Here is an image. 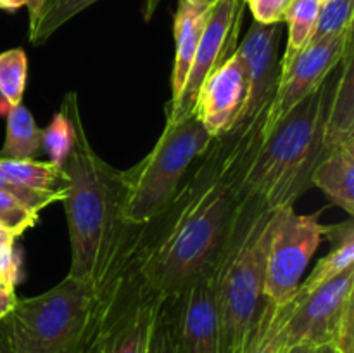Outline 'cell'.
<instances>
[{
	"instance_id": "obj_38",
	"label": "cell",
	"mask_w": 354,
	"mask_h": 353,
	"mask_svg": "<svg viewBox=\"0 0 354 353\" xmlns=\"http://www.w3.org/2000/svg\"><path fill=\"white\" fill-rule=\"evenodd\" d=\"M317 353H335V352H334V348H332V346L325 345V346H320V348L317 350Z\"/></svg>"
},
{
	"instance_id": "obj_20",
	"label": "cell",
	"mask_w": 354,
	"mask_h": 353,
	"mask_svg": "<svg viewBox=\"0 0 354 353\" xmlns=\"http://www.w3.org/2000/svg\"><path fill=\"white\" fill-rule=\"evenodd\" d=\"M41 149V128L35 123L33 114L23 102L9 107L6 125V141L0 158L33 159Z\"/></svg>"
},
{
	"instance_id": "obj_14",
	"label": "cell",
	"mask_w": 354,
	"mask_h": 353,
	"mask_svg": "<svg viewBox=\"0 0 354 353\" xmlns=\"http://www.w3.org/2000/svg\"><path fill=\"white\" fill-rule=\"evenodd\" d=\"M211 2L207 0H178V7L173 21V35H175V59L171 71V99L173 104L182 93L185 80L189 76Z\"/></svg>"
},
{
	"instance_id": "obj_17",
	"label": "cell",
	"mask_w": 354,
	"mask_h": 353,
	"mask_svg": "<svg viewBox=\"0 0 354 353\" xmlns=\"http://www.w3.org/2000/svg\"><path fill=\"white\" fill-rule=\"evenodd\" d=\"M324 235L330 241L332 251L317 263L313 272L297 287V296H304L337 277L354 265V224L353 220L335 225H324Z\"/></svg>"
},
{
	"instance_id": "obj_23",
	"label": "cell",
	"mask_w": 354,
	"mask_h": 353,
	"mask_svg": "<svg viewBox=\"0 0 354 353\" xmlns=\"http://www.w3.org/2000/svg\"><path fill=\"white\" fill-rule=\"evenodd\" d=\"M28 78V57L21 47L0 52V97L9 107L23 102Z\"/></svg>"
},
{
	"instance_id": "obj_40",
	"label": "cell",
	"mask_w": 354,
	"mask_h": 353,
	"mask_svg": "<svg viewBox=\"0 0 354 353\" xmlns=\"http://www.w3.org/2000/svg\"><path fill=\"white\" fill-rule=\"evenodd\" d=\"M207 2H214V0H207Z\"/></svg>"
},
{
	"instance_id": "obj_15",
	"label": "cell",
	"mask_w": 354,
	"mask_h": 353,
	"mask_svg": "<svg viewBox=\"0 0 354 353\" xmlns=\"http://www.w3.org/2000/svg\"><path fill=\"white\" fill-rule=\"evenodd\" d=\"M325 151L354 141V47L335 68L325 116Z\"/></svg>"
},
{
	"instance_id": "obj_5",
	"label": "cell",
	"mask_w": 354,
	"mask_h": 353,
	"mask_svg": "<svg viewBox=\"0 0 354 353\" xmlns=\"http://www.w3.org/2000/svg\"><path fill=\"white\" fill-rule=\"evenodd\" d=\"M14 353H95L100 334L99 296L68 275L33 298H17L0 320Z\"/></svg>"
},
{
	"instance_id": "obj_24",
	"label": "cell",
	"mask_w": 354,
	"mask_h": 353,
	"mask_svg": "<svg viewBox=\"0 0 354 353\" xmlns=\"http://www.w3.org/2000/svg\"><path fill=\"white\" fill-rule=\"evenodd\" d=\"M73 144H75V127L64 107H61L52 116L47 127L41 128V149L47 154L48 161L62 166L71 152Z\"/></svg>"
},
{
	"instance_id": "obj_1",
	"label": "cell",
	"mask_w": 354,
	"mask_h": 353,
	"mask_svg": "<svg viewBox=\"0 0 354 353\" xmlns=\"http://www.w3.org/2000/svg\"><path fill=\"white\" fill-rule=\"evenodd\" d=\"M272 100L214 137L166 206L135 227L123 269L114 279L121 291L165 301L213 272L244 208L245 176L265 138Z\"/></svg>"
},
{
	"instance_id": "obj_33",
	"label": "cell",
	"mask_w": 354,
	"mask_h": 353,
	"mask_svg": "<svg viewBox=\"0 0 354 353\" xmlns=\"http://www.w3.org/2000/svg\"><path fill=\"white\" fill-rule=\"evenodd\" d=\"M16 235L10 234L6 227L0 225V253L7 251V249H12L16 246Z\"/></svg>"
},
{
	"instance_id": "obj_11",
	"label": "cell",
	"mask_w": 354,
	"mask_h": 353,
	"mask_svg": "<svg viewBox=\"0 0 354 353\" xmlns=\"http://www.w3.org/2000/svg\"><path fill=\"white\" fill-rule=\"evenodd\" d=\"M354 265L304 296H294L287 320V348L328 345L349 301L354 300Z\"/></svg>"
},
{
	"instance_id": "obj_3",
	"label": "cell",
	"mask_w": 354,
	"mask_h": 353,
	"mask_svg": "<svg viewBox=\"0 0 354 353\" xmlns=\"http://www.w3.org/2000/svg\"><path fill=\"white\" fill-rule=\"evenodd\" d=\"M335 69L317 90L297 102L265 134L245 176L244 194L268 210L294 206L311 187V175L325 151V116Z\"/></svg>"
},
{
	"instance_id": "obj_29",
	"label": "cell",
	"mask_w": 354,
	"mask_h": 353,
	"mask_svg": "<svg viewBox=\"0 0 354 353\" xmlns=\"http://www.w3.org/2000/svg\"><path fill=\"white\" fill-rule=\"evenodd\" d=\"M330 346L335 353H354V300L349 301L335 327Z\"/></svg>"
},
{
	"instance_id": "obj_13",
	"label": "cell",
	"mask_w": 354,
	"mask_h": 353,
	"mask_svg": "<svg viewBox=\"0 0 354 353\" xmlns=\"http://www.w3.org/2000/svg\"><path fill=\"white\" fill-rule=\"evenodd\" d=\"M280 37H282V23L265 24L254 21L244 40L237 45V51L244 57L249 75L248 102L239 121L251 118L275 96L280 76Z\"/></svg>"
},
{
	"instance_id": "obj_27",
	"label": "cell",
	"mask_w": 354,
	"mask_h": 353,
	"mask_svg": "<svg viewBox=\"0 0 354 353\" xmlns=\"http://www.w3.org/2000/svg\"><path fill=\"white\" fill-rule=\"evenodd\" d=\"M145 353H175L171 331H169L168 315H166L165 307H162V301L159 303L158 310H156L154 322H152L151 336H149Z\"/></svg>"
},
{
	"instance_id": "obj_21",
	"label": "cell",
	"mask_w": 354,
	"mask_h": 353,
	"mask_svg": "<svg viewBox=\"0 0 354 353\" xmlns=\"http://www.w3.org/2000/svg\"><path fill=\"white\" fill-rule=\"evenodd\" d=\"M320 0H292L283 14V23L289 28L287 47L282 61L279 62L280 73L286 71L301 51L311 42L317 28Z\"/></svg>"
},
{
	"instance_id": "obj_25",
	"label": "cell",
	"mask_w": 354,
	"mask_h": 353,
	"mask_svg": "<svg viewBox=\"0 0 354 353\" xmlns=\"http://www.w3.org/2000/svg\"><path fill=\"white\" fill-rule=\"evenodd\" d=\"M354 0H324L318 10L317 28L311 40L339 35L353 28Z\"/></svg>"
},
{
	"instance_id": "obj_16",
	"label": "cell",
	"mask_w": 354,
	"mask_h": 353,
	"mask_svg": "<svg viewBox=\"0 0 354 353\" xmlns=\"http://www.w3.org/2000/svg\"><path fill=\"white\" fill-rule=\"evenodd\" d=\"M311 185L320 189L335 206L354 215V141L337 145L322 158L311 175Z\"/></svg>"
},
{
	"instance_id": "obj_34",
	"label": "cell",
	"mask_w": 354,
	"mask_h": 353,
	"mask_svg": "<svg viewBox=\"0 0 354 353\" xmlns=\"http://www.w3.org/2000/svg\"><path fill=\"white\" fill-rule=\"evenodd\" d=\"M21 7H26V0H0V9L7 12H16Z\"/></svg>"
},
{
	"instance_id": "obj_6",
	"label": "cell",
	"mask_w": 354,
	"mask_h": 353,
	"mask_svg": "<svg viewBox=\"0 0 354 353\" xmlns=\"http://www.w3.org/2000/svg\"><path fill=\"white\" fill-rule=\"evenodd\" d=\"M211 141L213 137L196 113L166 123L152 151L140 163L121 172L124 220L133 225L152 220L171 199L192 163Z\"/></svg>"
},
{
	"instance_id": "obj_12",
	"label": "cell",
	"mask_w": 354,
	"mask_h": 353,
	"mask_svg": "<svg viewBox=\"0 0 354 353\" xmlns=\"http://www.w3.org/2000/svg\"><path fill=\"white\" fill-rule=\"evenodd\" d=\"M249 96L248 66L241 52L234 54L218 66L201 87L197 97V114L211 137H221L237 125Z\"/></svg>"
},
{
	"instance_id": "obj_35",
	"label": "cell",
	"mask_w": 354,
	"mask_h": 353,
	"mask_svg": "<svg viewBox=\"0 0 354 353\" xmlns=\"http://www.w3.org/2000/svg\"><path fill=\"white\" fill-rule=\"evenodd\" d=\"M317 346L313 345H294L289 346L283 353H317Z\"/></svg>"
},
{
	"instance_id": "obj_8",
	"label": "cell",
	"mask_w": 354,
	"mask_h": 353,
	"mask_svg": "<svg viewBox=\"0 0 354 353\" xmlns=\"http://www.w3.org/2000/svg\"><path fill=\"white\" fill-rule=\"evenodd\" d=\"M244 6L245 2L242 0L211 2L206 24L182 93L173 104H166V123H173L194 114L201 87L204 85L206 78L235 52L241 37Z\"/></svg>"
},
{
	"instance_id": "obj_32",
	"label": "cell",
	"mask_w": 354,
	"mask_h": 353,
	"mask_svg": "<svg viewBox=\"0 0 354 353\" xmlns=\"http://www.w3.org/2000/svg\"><path fill=\"white\" fill-rule=\"evenodd\" d=\"M45 2H47V0H26L28 14H30V28H33L38 17H40L41 10H44L45 7Z\"/></svg>"
},
{
	"instance_id": "obj_19",
	"label": "cell",
	"mask_w": 354,
	"mask_h": 353,
	"mask_svg": "<svg viewBox=\"0 0 354 353\" xmlns=\"http://www.w3.org/2000/svg\"><path fill=\"white\" fill-rule=\"evenodd\" d=\"M292 301L273 303L266 298L259 317L252 327L244 353H283L287 350V320Z\"/></svg>"
},
{
	"instance_id": "obj_7",
	"label": "cell",
	"mask_w": 354,
	"mask_h": 353,
	"mask_svg": "<svg viewBox=\"0 0 354 353\" xmlns=\"http://www.w3.org/2000/svg\"><path fill=\"white\" fill-rule=\"evenodd\" d=\"M324 237L318 215H299L294 206L273 211L265 258V296L273 303L294 300L304 270Z\"/></svg>"
},
{
	"instance_id": "obj_10",
	"label": "cell",
	"mask_w": 354,
	"mask_h": 353,
	"mask_svg": "<svg viewBox=\"0 0 354 353\" xmlns=\"http://www.w3.org/2000/svg\"><path fill=\"white\" fill-rule=\"evenodd\" d=\"M353 47V28L339 35H328L311 40L297 54L292 64L280 73L275 96L270 106L265 134L279 123L297 102L317 90L327 76L337 68L346 52Z\"/></svg>"
},
{
	"instance_id": "obj_4",
	"label": "cell",
	"mask_w": 354,
	"mask_h": 353,
	"mask_svg": "<svg viewBox=\"0 0 354 353\" xmlns=\"http://www.w3.org/2000/svg\"><path fill=\"white\" fill-rule=\"evenodd\" d=\"M273 211L245 197L237 227L213 270L220 353H244L265 305V258Z\"/></svg>"
},
{
	"instance_id": "obj_26",
	"label": "cell",
	"mask_w": 354,
	"mask_h": 353,
	"mask_svg": "<svg viewBox=\"0 0 354 353\" xmlns=\"http://www.w3.org/2000/svg\"><path fill=\"white\" fill-rule=\"evenodd\" d=\"M38 213L28 208L12 192L0 189V225L6 227L16 237L23 235L28 228L35 227Z\"/></svg>"
},
{
	"instance_id": "obj_31",
	"label": "cell",
	"mask_w": 354,
	"mask_h": 353,
	"mask_svg": "<svg viewBox=\"0 0 354 353\" xmlns=\"http://www.w3.org/2000/svg\"><path fill=\"white\" fill-rule=\"evenodd\" d=\"M16 301V287L9 286V284H6L0 279V320L9 315V311L14 308Z\"/></svg>"
},
{
	"instance_id": "obj_22",
	"label": "cell",
	"mask_w": 354,
	"mask_h": 353,
	"mask_svg": "<svg viewBox=\"0 0 354 353\" xmlns=\"http://www.w3.org/2000/svg\"><path fill=\"white\" fill-rule=\"evenodd\" d=\"M95 2L99 0H47L35 26L30 28V42L33 45L45 44L59 28Z\"/></svg>"
},
{
	"instance_id": "obj_30",
	"label": "cell",
	"mask_w": 354,
	"mask_h": 353,
	"mask_svg": "<svg viewBox=\"0 0 354 353\" xmlns=\"http://www.w3.org/2000/svg\"><path fill=\"white\" fill-rule=\"evenodd\" d=\"M292 0H249L254 21L258 23H283V14Z\"/></svg>"
},
{
	"instance_id": "obj_41",
	"label": "cell",
	"mask_w": 354,
	"mask_h": 353,
	"mask_svg": "<svg viewBox=\"0 0 354 353\" xmlns=\"http://www.w3.org/2000/svg\"><path fill=\"white\" fill-rule=\"evenodd\" d=\"M320 2H324V0H320Z\"/></svg>"
},
{
	"instance_id": "obj_37",
	"label": "cell",
	"mask_w": 354,
	"mask_h": 353,
	"mask_svg": "<svg viewBox=\"0 0 354 353\" xmlns=\"http://www.w3.org/2000/svg\"><path fill=\"white\" fill-rule=\"evenodd\" d=\"M0 353H14L12 350H10L9 343H7L6 334H3L2 327H0Z\"/></svg>"
},
{
	"instance_id": "obj_18",
	"label": "cell",
	"mask_w": 354,
	"mask_h": 353,
	"mask_svg": "<svg viewBox=\"0 0 354 353\" xmlns=\"http://www.w3.org/2000/svg\"><path fill=\"white\" fill-rule=\"evenodd\" d=\"M0 172L9 182L23 185L40 192L61 194L66 196L68 190V176L62 166L37 159H6L0 158Z\"/></svg>"
},
{
	"instance_id": "obj_2",
	"label": "cell",
	"mask_w": 354,
	"mask_h": 353,
	"mask_svg": "<svg viewBox=\"0 0 354 353\" xmlns=\"http://www.w3.org/2000/svg\"><path fill=\"white\" fill-rule=\"evenodd\" d=\"M61 107L75 127V144L62 163L69 182L62 199L71 242L68 275L99 293L123 269L137 225L123 217L121 172L104 161L86 138L78 96L69 92Z\"/></svg>"
},
{
	"instance_id": "obj_28",
	"label": "cell",
	"mask_w": 354,
	"mask_h": 353,
	"mask_svg": "<svg viewBox=\"0 0 354 353\" xmlns=\"http://www.w3.org/2000/svg\"><path fill=\"white\" fill-rule=\"evenodd\" d=\"M0 189H6L9 190V192H12L17 199L23 201L28 208H31V210L37 211V213H40V210H44V208L48 206V204L64 199L61 194L40 192V190H31L23 185H16V183L9 182V180L2 175V172H0Z\"/></svg>"
},
{
	"instance_id": "obj_39",
	"label": "cell",
	"mask_w": 354,
	"mask_h": 353,
	"mask_svg": "<svg viewBox=\"0 0 354 353\" xmlns=\"http://www.w3.org/2000/svg\"><path fill=\"white\" fill-rule=\"evenodd\" d=\"M242 2H245V3H248V2H249V0H242Z\"/></svg>"
},
{
	"instance_id": "obj_36",
	"label": "cell",
	"mask_w": 354,
	"mask_h": 353,
	"mask_svg": "<svg viewBox=\"0 0 354 353\" xmlns=\"http://www.w3.org/2000/svg\"><path fill=\"white\" fill-rule=\"evenodd\" d=\"M159 2H161V0H147V2H145V12H144L145 19H151Z\"/></svg>"
},
{
	"instance_id": "obj_9",
	"label": "cell",
	"mask_w": 354,
	"mask_h": 353,
	"mask_svg": "<svg viewBox=\"0 0 354 353\" xmlns=\"http://www.w3.org/2000/svg\"><path fill=\"white\" fill-rule=\"evenodd\" d=\"M175 353H220L214 273L204 275L162 301Z\"/></svg>"
}]
</instances>
